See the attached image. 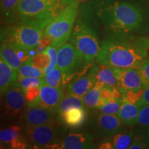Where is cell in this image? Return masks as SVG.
Listing matches in <instances>:
<instances>
[{
    "label": "cell",
    "instance_id": "cell-11",
    "mask_svg": "<svg viewBox=\"0 0 149 149\" xmlns=\"http://www.w3.org/2000/svg\"><path fill=\"white\" fill-rule=\"evenodd\" d=\"M144 88L138 66L120 68L119 88L122 93L138 91Z\"/></svg>",
    "mask_w": 149,
    "mask_h": 149
},
{
    "label": "cell",
    "instance_id": "cell-14",
    "mask_svg": "<svg viewBox=\"0 0 149 149\" xmlns=\"http://www.w3.org/2000/svg\"><path fill=\"white\" fill-rule=\"evenodd\" d=\"M0 52L1 58L17 71L22 65L31 57H29V54L18 51L12 44L3 39H1Z\"/></svg>",
    "mask_w": 149,
    "mask_h": 149
},
{
    "label": "cell",
    "instance_id": "cell-10",
    "mask_svg": "<svg viewBox=\"0 0 149 149\" xmlns=\"http://www.w3.org/2000/svg\"><path fill=\"white\" fill-rule=\"evenodd\" d=\"M55 112L39 104L28 105L23 113V120L26 126H38L55 122Z\"/></svg>",
    "mask_w": 149,
    "mask_h": 149
},
{
    "label": "cell",
    "instance_id": "cell-39",
    "mask_svg": "<svg viewBox=\"0 0 149 149\" xmlns=\"http://www.w3.org/2000/svg\"><path fill=\"white\" fill-rule=\"evenodd\" d=\"M99 148H102V149H112L113 148V146H112L111 143L109 141H104V143L100 145Z\"/></svg>",
    "mask_w": 149,
    "mask_h": 149
},
{
    "label": "cell",
    "instance_id": "cell-36",
    "mask_svg": "<svg viewBox=\"0 0 149 149\" xmlns=\"http://www.w3.org/2000/svg\"><path fill=\"white\" fill-rule=\"evenodd\" d=\"M137 124L144 127L149 126V105L141 106L137 117Z\"/></svg>",
    "mask_w": 149,
    "mask_h": 149
},
{
    "label": "cell",
    "instance_id": "cell-26",
    "mask_svg": "<svg viewBox=\"0 0 149 149\" xmlns=\"http://www.w3.org/2000/svg\"><path fill=\"white\" fill-rule=\"evenodd\" d=\"M18 79L22 77H40L43 78L45 75L44 70L37 68L31 64L29 61L24 63L18 70Z\"/></svg>",
    "mask_w": 149,
    "mask_h": 149
},
{
    "label": "cell",
    "instance_id": "cell-28",
    "mask_svg": "<svg viewBox=\"0 0 149 149\" xmlns=\"http://www.w3.org/2000/svg\"><path fill=\"white\" fill-rule=\"evenodd\" d=\"M28 61L37 68L45 70L51 62V57L46 52L43 51L42 53H39L34 57H31Z\"/></svg>",
    "mask_w": 149,
    "mask_h": 149
},
{
    "label": "cell",
    "instance_id": "cell-31",
    "mask_svg": "<svg viewBox=\"0 0 149 149\" xmlns=\"http://www.w3.org/2000/svg\"><path fill=\"white\" fill-rule=\"evenodd\" d=\"M17 83L24 91L31 86L40 87L44 83V81L43 78L27 77L18 79V81Z\"/></svg>",
    "mask_w": 149,
    "mask_h": 149
},
{
    "label": "cell",
    "instance_id": "cell-19",
    "mask_svg": "<svg viewBox=\"0 0 149 149\" xmlns=\"http://www.w3.org/2000/svg\"><path fill=\"white\" fill-rule=\"evenodd\" d=\"M140 108L141 106L139 104L122 100V107L117 115L124 125L135 126L137 124V117Z\"/></svg>",
    "mask_w": 149,
    "mask_h": 149
},
{
    "label": "cell",
    "instance_id": "cell-32",
    "mask_svg": "<svg viewBox=\"0 0 149 149\" xmlns=\"http://www.w3.org/2000/svg\"><path fill=\"white\" fill-rule=\"evenodd\" d=\"M24 95L28 105L36 104L40 99V87L31 86L24 91Z\"/></svg>",
    "mask_w": 149,
    "mask_h": 149
},
{
    "label": "cell",
    "instance_id": "cell-7",
    "mask_svg": "<svg viewBox=\"0 0 149 149\" xmlns=\"http://www.w3.org/2000/svg\"><path fill=\"white\" fill-rule=\"evenodd\" d=\"M44 30L20 23L13 26L7 31H1V39L6 40L18 51L29 54L37 48L44 35Z\"/></svg>",
    "mask_w": 149,
    "mask_h": 149
},
{
    "label": "cell",
    "instance_id": "cell-12",
    "mask_svg": "<svg viewBox=\"0 0 149 149\" xmlns=\"http://www.w3.org/2000/svg\"><path fill=\"white\" fill-rule=\"evenodd\" d=\"M63 97V87L55 88L44 83L40 86V99L36 104L57 113L59 106Z\"/></svg>",
    "mask_w": 149,
    "mask_h": 149
},
{
    "label": "cell",
    "instance_id": "cell-2",
    "mask_svg": "<svg viewBox=\"0 0 149 149\" xmlns=\"http://www.w3.org/2000/svg\"><path fill=\"white\" fill-rule=\"evenodd\" d=\"M95 14L110 33L130 34L141 29L144 21L142 9L126 0H94Z\"/></svg>",
    "mask_w": 149,
    "mask_h": 149
},
{
    "label": "cell",
    "instance_id": "cell-25",
    "mask_svg": "<svg viewBox=\"0 0 149 149\" xmlns=\"http://www.w3.org/2000/svg\"><path fill=\"white\" fill-rule=\"evenodd\" d=\"M100 90L101 88L95 85L82 97L86 108L91 109H97L100 100L102 98L101 95H100Z\"/></svg>",
    "mask_w": 149,
    "mask_h": 149
},
{
    "label": "cell",
    "instance_id": "cell-40",
    "mask_svg": "<svg viewBox=\"0 0 149 149\" xmlns=\"http://www.w3.org/2000/svg\"><path fill=\"white\" fill-rule=\"evenodd\" d=\"M72 1H74V0H61V2H62L63 5L64 6H66L67 4H68V3L72 2Z\"/></svg>",
    "mask_w": 149,
    "mask_h": 149
},
{
    "label": "cell",
    "instance_id": "cell-8",
    "mask_svg": "<svg viewBox=\"0 0 149 149\" xmlns=\"http://www.w3.org/2000/svg\"><path fill=\"white\" fill-rule=\"evenodd\" d=\"M27 138L34 146L52 148L57 144L59 137V128L55 122L38 126H27Z\"/></svg>",
    "mask_w": 149,
    "mask_h": 149
},
{
    "label": "cell",
    "instance_id": "cell-37",
    "mask_svg": "<svg viewBox=\"0 0 149 149\" xmlns=\"http://www.w3.org/2000/svg\"><path fill=\"white\" fill-rule=\"evenodd\" d=\"M28 146L27 141L25 139V137L22 135L21 137H19L17 139L14 141L13 142L10 143L8 145V147L9 148H15V149H24L26 148Z\"/></svg>",
    "mask_w": 149,
    "mask_h": 149
},
{
    "label": "cell",
    "instance_id": "cell-41",
    "mask_svg": "<svg viewBox=\"0 0 149 149\" xmlns=\"http://www.w3.org/2000/svg\"><path fill=\"white\" fill-rule=\"evenodd\" d=\"M146 135H147V140H148V146L149 148V128L148 129V130H147Z\"/></svg>",
    "mask_w": 149,
    "mask_h": 149
},
{
    "label": "cell",
    "instance_id": "cell-34",
    "mask_svg": "<svg viewBox=\"0 0 149 149\" xmlns=\"http://www.w3.org/2000/svg\"><path fill=\"white\" fill-rule=\"evenodd\" d=\"M144 88H143L138 91H127V92L123 93L122 100H125V101L134 104H139L144 93Z\"/></svg>",
    "mask_w": 149,
    "mask_h": 149
},
{
    "label": "cell",
    "instance_id": "cell-17",
    "mask_svg": "<svg viewBox=\"0 0 149 149\" xmlns=\"http://www.w3.org/2000/svg\"><path fill=\"white\" fill-rule=\"evenodd\" d=\"M93 137L87 133H70L61 142L60 148L85 149L95 148Z\"/></svg>",
    "mask_w": 149,
    "mask_h": 149
},
{
    "label": "cell",
    "instance_id": "cell-24",
    "mask_svg": "<svg viewBox=\"0 0 149 149\" xmlns=\"http://www.w3.org/2000/svg\"><path fill=\"white\" fill-rule=\"evenodd\" d=\"M22 130L20 126L15 125L1 130L0 132V141L1 144L8 146L22 135Z\"/></svg>",
    "mask_w": 149,
    "mask_h": 149
},
{
    "label": "cell",
    "instance_id": "cell-18",
    "mask_svg": "<svg viewBox=\"0 0 149 149\" xmlns=\"http://www.w3.org/2000/svg\"><path fill=\"white\" fill-rule=\"evenodd\" d=\"M18 71L13 69L2 58L0 59V93L2 96L18 80Z\"/></svg>",
    "mask_w": 149,
    "mask_h": 149
},
{
    "label": "cell",
    "instance_id": "cell-4",
    "mask_svg": "<svg viewBox=\"0 0 149 149\" xmlns=\"http://www.w3.org/2000/svg\"><path fill=\"white\" fill-rule=\"evenodd\" d=\"M70 43L75 48L81 58L93 64L100 53L102 43L87 15L78 17L72 30Z\"/></svg>",
    "mask_w": 149,
    "mask_h": 149
},
{
    "label": "cell",
    "instance_id": "cell-22",
    "mask_svg": "<svg viewBox=\"0 0 149 149\" xmlns=\"http://www.w3.org/2000/svg\"><path fill=\"white\" fill-rule=\"evenodd\" d=\"M73 108H86L83 99L81 97L74 95L71 93H68L63 97L60 104H59L57 113L60 115L65 111H68Z\"/></svg>",
    "mask_w": 149,
    "mask_h": 149
},
{
    "label": "cell",
    "instance_id": "cell-38",
    "mask_svg": "<svg viewBox=\"0 0 149 149\" xmlns=\"http://www.w3.org/2000/svg\"><path fill=\"white\" fill-rule=\"evenodd\" d=\"M139 104L140 106L149 105V86L144 87V93H143L141 100L139 102Z\"/></svg>",
    "mask_w": 149,
    "mask_h": 149
},
{
    "label": "cell",
    "instance_id": "cell-16",
    "mask_svg": "<svg viewBox=\"0 0 149 149\" xmlns=\"http://www.w3.org/2000/svg\"><path fill=\"white\" fill-rule=\"evenodd\" d=\"M95 85V77L93 66L89 71L70 81L68 85V93L78 97H82Z\"/></svg>",
    "mask_w": 149,
    "mask_h": 149
},
{
    "label": "cell",
    "instance_id": "cell-9",
    "mask_svg": "<svg viewBox=\"0 0 149 149\" xmlns=\"http://www.w3.org/2000/svg\"><path fill=\"white\" fill-rule=\"evenodd\" d=\"M3 95V105L6 113L11 118L19 117L24 111L26 100L24 91L21 87L15 83L10 86Z\"/></svg>",
    "mask_w": 149,
    "mask_h": 149
},
{
    "label": "cell",
    "instance_id": "cell-6",
    "mask_svg": "<svg viewBox=\"0 0 149 149\" xmlns=\"http://www.w3.org/2000/svg\"><path fill=\"white\" fill-rule=\"evenodd\" d=\"M57 66L62 72L64 85L86 73L92 64L80 57L71 43H66L58 49Z\"/></svg>",
    "mask_w": 149,
    "mask_h": 149
},
{
    "label": "cell",
    "instance_id": "cell-27",
    "mask_svg": "<svg viewBox=\"0 0 149 149\" xmlns=\"http://www.w3.org/2000/svg\"><path fill=\"white\" fill-rule=\"evenodd\" d=\"M43 79H44V84L51 86L55 87V88L63 87V85H64L62 72L57 66L46 74Z\"/></svg>",
    "mask_w": 149,
    "mask_h": 149
},
{
    "label": "cell",
    "instance_id": "cell-3",
    "mask_svg": "<svg viewBox=\"0 0 149 149\" xmlns=\"http://www.w3.org/2000/svg\"><path fill=\"white\" fill-rule=\"evenodd\" d=\"M64 8L61 0H22L18 20L44 30Z\"/></svg>",
    "mask_w": 149,
    "mask_h": 149
},
{
    "label": "cell",
    "instance_id": "cell-20",
    "mask_svg": "<svg viewBox=\"0 0 149 149\" xmlns=\"http://www.w3.org/2000/svg\"><path fill=\"white\" fill-rule=\"evenodd\" d=\"M22 0H1V22L13 24L18 20V11Z\"/></svg>",
    "mask_w": 149,
    "mask_h": 149
},
{
    "label": "cell",
    "instance_id": "cell-30",
    "mask_svg": "<svg viewBox=\"0 0 149 149\" xmlns=\"http://www.w3.org/2000/svg\"><path fill=\"white\" fill-rule=\"evenodd\" d=\"M130 149H143L148 148V140H147L146 133H145L143 130H137L134 132L133 141Z\"/></svg>",
    "mask_w": 149,
    "mask_h": 149
},
{
    "label": "cell",
    "instance_id": "cell-21",
    "mask_svg": "<svg viewBox=\"0 0 149 149\" xmlns=\"http://www.w3.org/2000/svg\"><path fill=\"white\" fill-rule=\"evenodd\" d=\"M63 123L70 127H79L84 123L87 117L85 108H73L60 115Z\"/></svg>",
    "mask_w": 149,
    "mask_h": 149
},
{
    "label": "cell",
    "instance_id": "cell-35",
    "mask_svg": "<svg viewBox=\"0 0 149 149\" xmlns=\"http://www.w3.org/2000/svg\"><path fill=\"white\" fill-rule=\"evenodd\" d=\"M138 68L144 87L149 86V55L139 64Z\"/></svg>",
    "mask_w": 149,
    "mask_h": 149
},
{
    "label": "cell",
    "instance_id": "cell-5",
    "mask_svg": "<svg viewBox=\"0 0 149 149\" xmlns=\"http://www.w3.org/2000/svg\"><path fill=\"white\" fill-rule=\"evenodd\" d=\"M79 6V0L67 4L44 29V36L51 39V46L59 48L70 40L78 16Z\"/></svg>",
    "mask_w": 149,
    "mask_h": 149
},
{
    "label": "cell",
    "instance_id": "cell-33",
    "mask_svg": "<svg viewBox=\"0 0 149 149\" xmlns=\"http://www.w3.org/2000/svg\"><path fill=\"white\" fill-rule=\"evenodd\" d=\"M58 49L59 48L54 47V46H48L44 49V52L49 55L51 57V62L48 66L44 70V74H47L48 72H50L57 66V54H58Z\"/></svg>",
    "mask_w": 149,
    "mask_h": 149
},
{
    "label": "cell",
    "instance_id": "cell-1",
    "mask_svg": "<svg viewBox=\"0 0 149 149\" xmlns=\"http://www.w3.org/2000/svg\"><path fill=\"white\" fill-rule=\"evenodd\" d=\"M127 35L111 33L102 41L96 58L99 65L119 68L139 66L148 54L149 40L134 38Z\"/></svg>",
    "mask_w": 149,
    "mask_h": 149
},
{
    "label": "cell",
    "instance_id": "cell-13",
    "mask_svg": "<svg viewBox=\"0 0 149 149\" xmlns=\"http://www.w3.org/2000/svg\"><path fill=\"white\" fill-rule=\"evenodd\" d=\"M95 77V86L100 88H119V70L120 68L108 65L93 66Z\"/></svg>",
    "mask_w": 149,
    "mask_h": 149
},
{
    "label": "cell",
    "instance_id": "cell-23",
    "mask_svg": "<svg viewBox=\"0 0 149 149\" xmlns=\"http://www.w3.org/2000/svg\"><path fill=\"white\" fill-rule=\"evenodd\" d=\"M134 131L128 133H118L113 135L109 140L111 143L113 148L126 149L129 148L133 141Z\"/></svg>",
    "mask_w": 149,
    "mask_h": 149
},
{
    "label": "cell",
    "instance_id": "cell-29",
    "mask_svg": "<svg viewBox=\"0 0 149 149\" xmlns=\"http://www.w3.org/2000/svg\"><path fill=\"white\" fill-rule=\"evenodd\" d=\"M122 104V99H113L109 100L105 105L100 108L102 113L104 114L117 115Z\"/></svg>",
    "mask_w": 149,
    "mask_h": 149
},
{
    "label": "cell",
    "instance_id": "cell-15",
    "mask_svg": "<svg viewBox=\"0 0 149 149\" xmlns=\"http://www.w3.org/2000/svg\"><path fill=\"white\" fill-rule=\"evenodd\" d=\"M123 123L117 115H98L96 122V130L101 136H113L122 130Z\"/></svg>",
    "mask_w": 149,
    "mask_h": 149
}]
</instances>
